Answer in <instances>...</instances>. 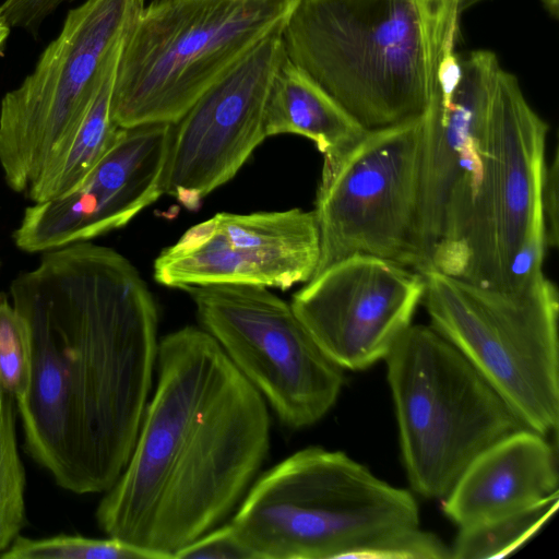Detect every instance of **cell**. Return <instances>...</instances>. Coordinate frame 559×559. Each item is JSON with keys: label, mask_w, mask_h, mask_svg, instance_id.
Wrapping results in <instances>:
<instances>
[{"label": "cell", "mask_w": 559, "mask_h": 559, "mask_svg": "<svg viewBox=\"0 0 559 559\" xmlns=\"http://www.w3.org/2000/svg\"><path fill=\"white\" fill-rule=\"evenodd\" d=\"M456 10L462 14L469 7L483 1V0H450Z\"/></svg>", "instance_id": "28"}, {"label": "cell", "mask_w": 559, "mask_h": 559, "mask_svg": "<svg viewBox=\"0 0 559 559\" xmlns=\"http://www.w3.org/2000/svg\"><path fill=\"white\" fill-rule=\"evenodd\" d=\"M284 25L235 62L174 124L163 194L197 210L202 199L230 180L267 138L266 102L286 59Z\"/></svg>", "instance_id": "13"}, {"label": "cell", "mask_w": 559, "mask_h": 559, "mask_svg": "<svg viewBox=\"0 0 559 559\" xmlns=\"http://www.w3.org/2000/svg\"><path fill=\"white\" fill-rule=\"evenodd\" d=\"M123 39L109 53L74 135L25 193L33 203L61 198L75 190L119 136L122 128L111 118L110 103Z\"/></svg>", "instance_id": "18"}, {"label": "cell", "mask_w": 559, "mask_h": 559, "mask_svg": "<svg viewBox=\"0 0 559 559\" xmlns=\"http://www.w3.org/2000/svg\"><path fill=\"white\" fill-rule=\"evenodd\" d=\"M175 558L251 559L230 524L209 531L180 549Z\"/></svg>", "instance_id": "23"}, {"label": "cell", "mask_w": 559, "mask_h": 559, "mask_svg": "<svg viewBox=\"0 0 559 559\" xmlns=\"http://www.w3.org/2000/svg\"><path fill=\"white\" fill-rule=\"evenodd\" d=\"M419 522L411 492L309 447L263 474L229 524L251 559H451Z\"/></svg>", "instance_id": "3"}, {"label": "cell", "mask_w": 559, "mask_h": 559, "mask_svg": "<svg viewBox=\"0 0 559 559\" xmlns=\"http://www.w3.org/2000/svg\"><path fill=\"white\" fill-rule=\"evenodd\" d=\"M4 297L0 292V301ZM15 405L0 383V554L26 524V476L17 449Z\"/></svg>", "instance_id": "20"}, {"label": "cell", "mask_w": 559, "mask_h": 559, "mask_svg": "<svg viewBox=\"0 0 559 559\" xmlns=\"http://www.w3.org/2000/svg\"><path fill=\"white\" fill-rule=\"evenodd\" d=\"M74 0H4L0 14L10 27L36 33L41 23L61 4Z\"/></svg>", "instance_id": "24"}, {"label": "cell", "mask_w": 559, "mask_h": 559, "mask_svg": "<svg viewBox=\"0 0 559 559\" xmlns=\"http://www.w3.org/2000/svg\"><path fill=\"white\" fill-rule=\"evenodd\" d=\"M385 360L407 477L426 498L443 499L480 453L528 428L431 325L411 324Z\"/></svg>", "instance_id": "6"}, {"label": "cell", "mask_w": 559, "mask_h": 559, "mask_svg": "<svg viewBox=\"0 0 559 559\" xmlns=\"http://www.w3.org/2000/svg\"><path fill=\"white\" fill-rule=\"evenodd\" d=\"M548 124L500 68L486 123V166L464 237L443 274L522 290L544 274L542 211Z\"/></svg>", "instance_id": "7"}, {"label": "cell", "mask_w": 559, "mask_h": 559, "mask_svg": "<svg viewBox=\"0 0 559 559\" xmlns=\"http://www.w3.org/2000/svg\"><path fill=\"white\" fill-rule=\"evenodd\" d=\"M542 211L547 249L559 242V152L556 146L549 164L546 163L542 183Z\"/></svg>", "instance_id": "25"}, {"label": "cell", "mask_w": 559, "mask_h": 559, "mask_svg": "<svg viewBox=\"0 0 559 559\" xmlns=\"http://www.w3.org/2000/svg\"><path fill=\"white\" fill-rule=\"evenodd\" d=\"M157 381L130 459L98 504V526L170 559L238 504L266 457L264 397L204 330L158 342Z\"/></svg>", "instance_id": "2"}, {"label": "cell", "mask_w": 559, "mask_h": 559, "mask_svg": "<svg viewBox=\"0 0 559 559\" xmlns=\"http://www.w3.org/2000/svg\"><path fill=\"white\" fill-rule=\"evenodd\" d=\"M368 132L287 57L280 66L265 108L266 136L293 133L313 141L332 168Z\"/></svg>", "instance_id": "17"}, {"label": "cell", "mask_w": 559, "mask_h": 559, "mask_svg": "<svg viewBox=\"0 0 559 559\" xmlns=\"http://www.w3.org/2000/svg\"><path fill=\"white\" fill-rule=\"evenodd\" d=\"M423 129L424 115L370 130L337 164L322 170L313 210L320 234L314 275L356 254L421 271Z\"/></svg>", "instance_id": "10"}, {"label": "cell", "mask_w": 559, "mask_h": 559, "mask_svg": "<svg viewBox=\"0 0 559 559\" xmlns=\"http://www.w3.org/2000/svg\"><path fill=\"white\" fill-rule=\"evenodd\" d=\"M499 60L479 49L445 52L424 114L418 252L423 269L436 249L456 250L486 166V123Z\"/></svg>", "instance_id": "12"}, {"label": "cell", "mask_w": 559, "mask_h": 559, "mask_svg": "<svg viewBox=\"0 0 559 559\" xmlns=\"http://www.w3.org/2000/svg\"><path fill=\"white\" fill-rule=\"evenodd\" d=\"M203 329L261 393L283 425L322 419L344 385V369L318 345L287 304L267 287L189 286Z\"/></svg>", "instance_id": "11"}, {"label": "cell", "mask_w": 559, "mask_h": 559, "mask_svg": "<svg viewBox=\"0 0 559 559\" xmlns=\"http://www.w3.org/2000/svg\"><path fill=\"white\" fill-rule=\"evenodd\" d=\"M460 13L450 0H299L286 57L365 130L425 114Z\"/></svg>", "instance_id": "4"}, {"label": "cell", "mask_w": 559, "mask_h": 559, "mask_svg": "<svg viewBox=\"0 0 559 559\" xmlns=\"http://www.w3.org/2000/svg\"><path fill=\"white\" fill-rule=\"evenodd\" d=\"M31 374L32 354L26 324L4 297L0 301V383L16 404L28 392Z\"/></svg>", "instance_id": "22"}, {"label": "cell", "mask_w": 559, "mask_h": 559, "mask_svg": "<svg viewBox=\"0 0 559 559\" xmlns=\"http://www.w3.org/2000/svg\"><path fill=\"white\" fill-rule=\"evenodd\" d=\"M299 0H152L126 35L110 115L119 128L177 123Z\"/></svg>", "instance_id": "5"}, {"label": "cell", "mask_w": 559, "mask_h": 559, "mask_svg": "<svg viewBox=\"0 0 559 559\" xmlns=\"http://www.w3.org/2000/svg\"><path fill=\"white\" fill-rule=\"evenodd\" d=\"M559 491L523 510L459 527L451 559L502 558L535 535L554 515Z\"/></svg>", "instance_id": "19"}, {"label": "cell", "mask_w": 559, "mask_h": 559, "mask_svg": "<svg viewBox=\"0 0 559 559\" xmlns=\"http://www.w3.org/2000/svg\"><path fill=\"white\" fill-rule=\"evenodd\" d=\"M546 436L526 428L480 453L442 499L459 527L528 508L558 491L556 452Z\"/></svg>", "instance_id": "16"}, {"label": "cell", "mask_w": 559, "mask_h": 559, "mask_svg": "<svg viewBox=\"0 0 559 559\" xmlns=\"http://www.w3.org/2000/svg\"><path fill=\"white\" fill-rule=\"evenodd\" d=\"M424 305L431 326L449 340L544 436L559 420V294L543 274L522 290L479 286L433 269Z\"/></svg>", "instance_id": "8"}, {"label": "cell", "mask_w": 559, "mask_h": 559, "mask_svg": "<svg viewBox=\"0 0 559 559\" xmlns=\"http://www.w3.org/2000/svg\"><path fill=\"white\" fill-rule=\"evenodd\" d=\"M3 559H153L147 552L109 537L59 534L33 539L17 535L0 554Z\"/></svg>", "instance_id": "21"}, {"label": "cell", "mask_w": 559, "mask_h": 559, "mask_svg": "<svg viewBox=\"0 0 559 559\" xmlns=\"http://www.w3.org/2000/svg\"><path fill=\"white\" fill-rule=\"evenodd\" d=\"M146 0H86L70 10L33 72L0 104V167L10 189L26 193L70 142L103 67Z\"/></svg>", "instance_id": "9"}, {"label": "cell", "mask_w": 559, "mask_h": 559, "mask_svg": "<svg viewBox=\"0 0 559 559\" xmlns=\"http://www.w3.org/2000/svg\"><path fill=\"white\" fill-rule=\"evenodd\" d=\"M10 26L0 14V53L3 49L4 43L10 34Z\"/></svg>", "instance_id": "26"}, {"label": "cell", "mask_w": 559, "mask_h": 559, "mask_svg": "<svg viewBox=\"0 0 559 559\" xmlns=\"http://www.w3.org/2000/svg\"><path fill=\"white\" fill-rule=\"evenodd\" d=\"M542 2L549 15L557 19L559 14V0H542Z\"/></svg>", "instance_id": "27"}, {"label": "cell", "mask_w": 559, "mask_h": 559, "mask_svg": "<svg viewBox=\"0 0 559 559\" xmlns=\"http://www.w3.org/2000/svg\"><path fill=\"white\" fill-rule=\"evenodd\" d=\"M31 342L24 445L71 492H106L132 453L157 359V309L131 262L91 240L43 252L10 285Z\"/></svg>", "instance_id": "1"}, {"label": "cell", "mask_w": 559, "mask_h": 559, "mask_svg": "<svg viewBox=\"0 0 559 559\" xmlns=\"http://www.w3.org/2000/svg\"><path fill=\"white\" fill-rule=\"evenodd\" d=\"M174 124L122 128L81 185L57 199L27 206L13 231L25 252H45L92 240L127 225L162 194Z\"/></svg>", "instance_id": "15"}, {"label": "cell", "mask_w": 559, "mask_h": 559, "mask_svg": "<svg viewBox=\"0 0 559 559\" xmlns=\"http://www.w3.org/2000/svg\"><path fill=\"white\" fill-rule=\"evenodd\" d=\"M424 275L389 260L356 254L314 275L292 308L321 349L343 369L385 359L412 324Z\"/></svg>", "instance_id": "14"}]
</instances>
